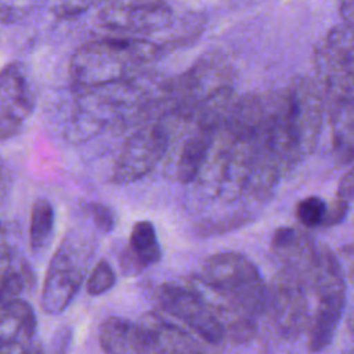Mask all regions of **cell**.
I'll list each match as a JSON object with an SVG mask.
<instances>
[{
	"mask_svg": "<svg viewBox=\"0 0 354 354\" xmlns=\"http://www.w3.org/2000/svg\"><path fill=\"white\" fill-rule=\"evenodd\" d=\"M325 101L317 79L299 76L271 93V130L283 177L311 155L318 144Z\"/></svg>",
	"mask_w": 354,
	"mask_h": 354,
	"instance_id": "1",
	"label": "cell"
},
{
	"mask_svg": "<svg viewBox=\"0 0 354 354\" xmlns=\"http://www.w3.org/2000/svg\"><path fill=\"white\" fill-rule=\"evenodd\" d=\"M162 53L142 37H105L79 46L69 61L72 88H87L141 75Z\"/></svg>",
	"mask_w": 354,
	"mask_h": 354,
	"instance_id": "2",
	"label": "cell"
},
{
	"mask_svg": "<svg viewBox=\"0 0 354 354\" xmlns=\"http://www.w3.org/2000/svg\"><path fill=\"white\" fill-rule=\"evenodd\" d=\"M308 288L317 297L307 329L308 350L322 351L333 342L346 307L344 271L337 256L325 245L318 248V259L308 278Z\"/></svg>",
	"mask_w": 354,
	"mask_h": 354,
	"instance_id": "3",
	"label": "cell"
},
{
	"mask_svg": "<svg viewBox=\"0 0 354 354\" xmlns=\"http://www.w3.org/2000/svg\"><path fill=\"white\" fill-rule=\"evenodd\" d=\"M94 256L93 241L79 231L65 235L53 254L41 289V310L48 315L62 314L77 295Z\"/></svg>",
	"mask_w": 354,
	"mask_h": 354,
	"instance_id": "4",
	"label": "cell"
},
{
	"mask_svg": "<svg viewBox=\"0 0 354 354\" xmlns=\"http://www.w3.org/2000/svg\"><path fill=\"white\" fill-rule=\"evenodd\" d=\"M196 277L254 317L264 313L266 282L246 254L239 252L214 253L203 261Z\"/></svg>",
	"mask_w": 354,
	"mask_h": 354,
	"instance_id": "5",
	"label": "cell"
},
{
	"mask_svg": "<svg viewBox=\"0 0 354 354\" xmlns=\"http://www.w3.org/2000/svg\"><path fill=\"white\" fill-rule=\"evenodd\" d=\"M178 123L173 116L163 115L137 126L123 142L113 163L112 184H133L151 173L165 158L171 144L173 129Z\"/></svg>",
	"mask_w": 354,
	"mask_h": 354,
	"instance_id": "6",
	"label": "cell"
},
{
	"mask_svg": "<svg viewBox=\"0 0 354 354\" xmlns=\"http://www.w3.org/2000/svg\"><path fill=\"white\" fill-rule=\"evenodd\" d=\"M234 68L218 53H207L185 72L169 77V112L180 123H189L202 101L217 90L231 86Z\"/></svg>",
	"mask_w": 354,
	"mask_h": 354,
	"instance_id": "7",
	"label": "cell"
},
{
	"mask_svg": "<svg viewBox=\"0 0 354 354\" xmlns=\"http://www.w3.org/2000/svg\"><path fill=\"white\" fill-rule=\"evenodd\" d=\"M317 82L325 105L354 98V47L353 26L342 22L332 28L318 43L314 53Z\"/></svg>",
	"mask_w": 354,
	"mask_h": 354,
	"instance_id": "8",
	"label": "cell"
},
{
	"mask_svg": "<svg viewBox=\"0 0 354 354\" xmlns=\"http://www.w3.org/2000/svg\"><path fill=\"white\" fill-rule=\"evenodd\" d=\"M310 293L301 277L282 268L272 277L268 286L266 285L264 313L281 337L295 340L307 332L311 318Z\"/></svg>",
	"mask_w": 354,
	"mask_h": 354,
	"instance_id": "9",
	"label": "cell"
},
{
	"mask_svg": "<svg viewBox=\"0 0 354 354\" xmlns=\"http://www.w3.org/2000/svg\"><path fill=\"white\" fill-rule=\"evenodd\" d=\"M156 297L169 317L188 326L203 343L214 347L227 344L223 325L191 279L162 283L156 290Z\"/></svg>",
	"mask_w": 354,
	"mask_h": 354,
	"instance_id": "10",
	"label": "cell"
},
{
	"mask_svg": "<svg viewBox=\"0 0 354 354\" xmlns=\"http://www.w3.org/2000/svg\"><path fill=\"white\" fill-rule=\"evenodd\" d=\"M98 19L113 32L147 35L171 25L174 12L166 0H104Z\"/></svg>",
	"mask_w": 354,
	"mask_h": 354,
	"instance_id": "11",
	"label": "cell"
},
{
	"mask_svg": "<svg viewBox=\"0 0 354 354\" xmlns=\"http://www.w3.org/2000/svg\"><path fill=\"white\" fill-rule=\"evenodd\" d=\"M35 94L28 73L19 62L0 71V140L19 134L33 113Z\"/></svg>",
	"mask_w": 354,
	"mask_h": 354,
	"instance_id": "12",
	"label": "cell"
},
{
	"mask_svg": "<svg viewBox=\"0 0 354 354\" xmlns=\"http://www.w3.org/2000/svg\"><path fill=\"white\" fill-rule=\"evenodd\" d=\"M270 248L282 270L301 277L307 285L318 259V245L300 228L279 227L274 231Z\"/></svg>",
	"mask_w": 354,
	"mask_h": 354,
	"instance_id": "13",
	"label": "cell"
},
{
	"mask_svg": "<svg viewBox=\"0 0 354 354\" xmlns=\"http://www.w3.org/2000/svg\"><path fill=\"white\" fill-rule=\"evenodd\" d=\"M36 313L26 300L19 297L0 307V354L41 351L36 347Z\"/></svg>",
	"mask_w": 354,
	"mask_h": 354,
	"instance_id": "14",
	"label": "cell"
},
{
	"mask_svg": "<svg viewBox=\"0 0 354 354\" xmlns=\"http://www.w3.org/2000/svg\"><path fill=\"white\" fill-rule=\"evenodd\" d=\"M138 322L147 335L151 353H201L207 350L206 343H201L198 336L158 311L145 313Z\"/></svg>",
	"mask_w": 354,
	"mask_h": 354,
	"instance_id": "15",
	"label": "cell"
},
{
	"mask_svg": "<svg viewBox=\"0 0 354 354\" xmlns=\"http://www.w3.org/2000/svg\"><path fill=\"white\" fill-rule=\"evenodd\" d=\"M220 129V126L210 123H192V131L184 141L177 159V178L180 183L191 184L196 181Z\"/></svg>",
	"mask_w": 354,
	"mask_h": 354,
	"instance_id": "16",
	"label": "cell"
},
{
	"mask_svg": "<svg viewBox=\"0 0 354 354\" xmlns=\"http://www.w3.org/2000/svg\"><path fill=\"white\" fill-rule=\"evenodd\" d=\"M98 342L105 353H151L147 335L140 322L123 317H108L100 326Z\"/></svg>",
	"mask_w": 354,
	"mask_h": 354,
	"instance_id": "17",
	"label": "cell"
},
{
	"mask_svg": "<svg viewBox=\"0 0 354 354\" xmlns=\"http://www.w3.org/2000/svg\"><path fill=\"white\" fill-rule=\"evenodd\" d=\"M162 259V249L155 225L149 220L137 221L129 236L120 264L126 274H138Z\"/></svg>",
	"mask_w": 354,
	"mask_h": 354,
	"instance_id": "18",
	"label": "cell"
},
{
	"mask_svg": "<svg viewBox=\"0 0 354 354\" xmlns=\"http://www.w3.org/2000/svg\"><path fill=\"white\" fill-rule=\"evenodd\" d=\"M35 285V274L26 260L6 242L0 245V307L17 300Z\"/></svg>",
	"mask_w": 354,
	"mask_h": 354,
	"instance_id": "19",
	"label": "cell"
},
{
	"mask_svg": "<svg viewBox=\"0 0 354 354\" xmlns=\"http://www.w3.org/2000/svg\"><path fill=\"white\" fill-rule=\"evenodd\" d=\"M354 98L325 105V115L332 130L333 153L342 165H351L354 145Z\"/></svg>",
	"mask_w": 354,
	"mask_h": 354,
	"instance_id": "20",
	"label": "cell"
},
{
	"mask_svg": "<svg viewBox=\"0 0 354 354\" xmlns=\"http://www.w3.org/2000/svg\"><path fill=\"white\" fill-rule=\"evenodd\" d=\"M55 212L51 202L46 198H39L32 205L29 223V243L33 252L46 249L54 234Z\"/></svg>",
	"mask_w": 354,
	"mask_h": 354,
	"instance_id": "21",
	"label": "cell"
},
{
	"mask_svg": "<svg viewBox=\"0 0 354 354\" xmlns=\"http://www.w3.org/2000/svg\"><path fill=\"white\" fill-rule=\"evenodd\" d=\"M353 201V170L348 169L340 178L335 201L328 203V212L322 227H333L344 221Z\"/></svg>",
	"mask_w": 354,
	"mask_h": 354,
	"instance_id": "22",
	"label": "cell"
},
{
	"mask_svg": "<svg viewBox=\"0 0 354 354\" xmlns=\"http://www.w3.org/2000/svg\"><path fill=\"white\" fill-rule=\"evenodd\" d=\"M328 212V203L318 195H310L296 205V218L306 228L322 227Z\"/></svg>",
	"mask_w": 354,
	"mask_h": 354,
	"instance_id": "23",
	"label": "cell"
},
{
	"mask_svg": "<svg viewBox=\"0 0 354 354\" xmlns=\"http://www.w3.org/2000/svg\"><path fill=\"white\" fill-rule=\"evenodd\" d=\"M115 283H116L115 270L105 259H101L95 263V266L90 271L86 281V289L90 296H101L109 292L115 286Z\"/></svg>",
	"mask_w": 354,
	"mask_h": 354,
	"instance_id": "24",
	"label": "cell"
},
{
	"mask_svg": "<svg viewBox=\"0 0 354 354\" xmlns=\"http://www.w3.org/2000/svg\"><path fill=\"white\" fill-rule=\"evenodd\" d=\"M84 210L90 216L98 231L108 234L115 228L116 216L109 206L101 202H90L84 206Z\"/></svg>",
	"mask_w": 354,
	"mask_h": 354,
	"instance_id": "25",
	"label": "cell"
},
{
	"mask_svg": "<svg viewBox=\"0 0 354 354\" xmlns=\"http://www.w3.org/2000/svg\"><path fill=\"white\" fill-rule=\"evenodd\" d=\"M95 0H54V14L61 18H72L84 12Z\"/></svg>",
	"mask_w": 354,
	"mask_h": 354,
	"instance_id": "26",
	"label": "cell"
},
{
	"mask_svg": "<svg viewBox=\"0 0 354 354\" xmlns=\"http://www.w3.org/2000/svg\"><path fill=\"white\" fill-rule=\"evenodd\" d=\"M21 15L22 12L18 11V8H14L11 4L6 1H0V24L3 25L15 24Z\"/></svg>",
	"mask_w": 354,
	"mask_h": 354,
	"instance_id": "27",
	"label": "cell"
},
{
	"mask_svg": "<svg viewBox=\"0 0 354 354\" xmlns=\"http://www.w3.org/2000/svg\"><path fill=\"white\" fill-rule=\"evenodd\" d=\"M12 187V174L10 169L0 162V203L4 202Z\"/></svg>",
	"mask_w": 354,
	"mask_h": 354,
	"instance_id": "28",
	"label": "cell"
},
{
	"mask_svg": "<svg viewBox=\"0 0 354 354\" xmlns=\"http://www.w3.org/2000/svg\"><path fill=\"white\" fill-rule=\"evenodd\" d=\"M337 256V260L340 263V267L342 270L344 271V267L347 268V278L351 279V271H353V245L351 243H347L344 245L343 248L339 249V254Z\"/></svg>",
	"mask_w": 354,
	"mask_h": 354,
	"instance_id": "29",
	"label": "cell"
},
{
	"mask_svg": "<svg viewBox=\"0 0 354 354\" xmlns=\"http://www.w3.org/2000/svg\"><path fill=\"white\" fill-rule=\"evenodd\" d=\"M340 14L343 22L353 26V0H340Z\"/></svg>",
	"mask_w": 354,
	"mask_h": 354,
	"instance_id": "30",
	"label": "cell"
},
{
	"mask_svg": "<svg viewBox=\"0 0 354 354\" xmlns=\"http://www.w3.org/2000/svg\"><path fill=\"white\" fill-rule=\"evenodd\" d=\"M4 241H3V230H1V225H0V245L3 243Z\"/></svg>",
	"mask_w": 354,
	"mask_h": 354,
	"instance_id": "31",
	"label": "cell"
}]
</instances>
